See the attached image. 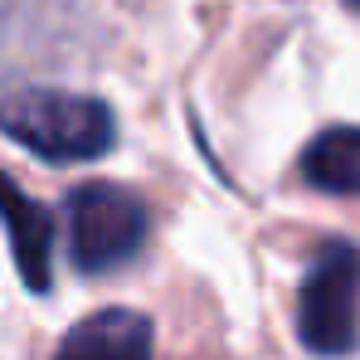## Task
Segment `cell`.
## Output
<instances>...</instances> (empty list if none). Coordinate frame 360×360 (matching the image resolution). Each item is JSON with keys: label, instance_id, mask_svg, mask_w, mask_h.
I'll return each instance as SVG.
<instances>
[{"label": "cell", "instance_id": "obj_1", "mask_svg": "<svg viewBox=\"0 0 360 360\" xmlns=\"http://www.w3.org/2000/svg\"><path fill=\"white\" fill-rule=\"evenodd\" d=\"M0 131L20 141L25 151L73 166L98 161L117 146V117L93 93H63V88H15L0 98Z\"/></svg>", "mask_w": 360, "mask_h": 360}, {"label": "cell", "instance_id": "obj_2", "mask_svg": "<svg viewBox=\"0 0 360 360\" xmlns=\"http://www.w3.org/2000/svg\"><path fill=\"white\" fill-rule=\"evenodd\" d=\"M297 336L311 356L341 360L360 346V248L326 239L297 292Z\"/></svg>", "mask_w": 360, "mask_h": 360}, {"label": "cell", "instance_id": "obj_3", "mask_svg": "<svg viewBox=\"0 0 360 360\" xmlns=\"http://www.w3.org/2000/svg\"><path fill=\"white\" fill-rule=\"evenodd\" d=\"M146 234H151V214L127 185L88 180L68 195V253L78 273L88 278L117 273L122 263L141 253Z\"/></svg>", "mask_w": 360, "mask_h": 360}, {"label": "cell", "instance_id": "obj_4", "mask_svg": "<svg viewBox=\"0 0 360 360\" xmlns=\"http://www.w3.org/2000/svg\"><path fill=\"white\" fill-rule=\"evenodd\" d=\"M0 224L15 248V268L30 292H49L54 283V219L39 200H30L15 180L0 171Z\"/></svg>", "mask_w": 360, "mask_h": 360}, {"label": "cell", "instance_id": "obj_5", "mask_svg": "<svg viewBox=\"0 0 360 360\" xmlns=\"http://www.w3.org/2000/svg\"><path fill=\"white\" fill-rule=\"evenodd\" d=\"M151 351H156L151 316L131 307H103L78 326H68L54 360H151Z\"/></svg>", "mask_w": 360, "mask_h": 360}, {"label": "cell", "instance_id": "obj_6", "mask_svg": "<svg viewBox=\"0 0 360 360\" xmlns=\"http://www.w3.org/2000/svg\"><path fill=\"white\" fill-rule=\"evenodd\" d=\"M302 180L326 195H360V127H326L302 151Z\"/></svg>", "mask_w": 360, "mask_h": 360}, {"label": "cell", "instance_id": "obj_7", "mask_svg": "<svg viewBox=\"0 0 360 360\" xmlns=\"http://www.w3.org/2000/svg\"><path fill=\"white\" fill-rule=\"evenodd\" d=\"M346 5H351V10H360V0H346Z\"/></svg>", "mask_w": 360, "mask_h": 360}]
</instances>
